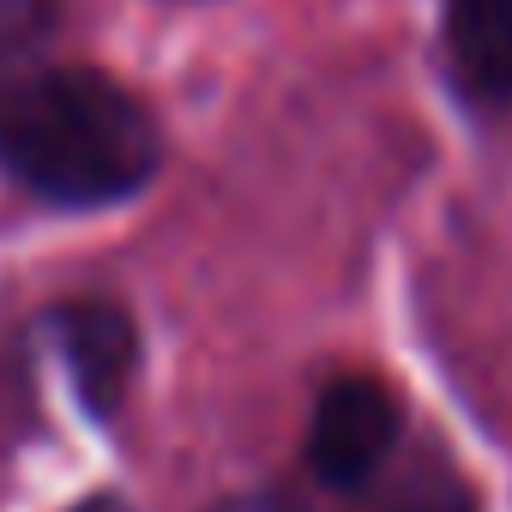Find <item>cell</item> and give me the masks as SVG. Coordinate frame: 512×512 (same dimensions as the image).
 <instances>
[{
    "label": "cell",
    "mask_w": 512,
    "mask_h": 512,
    "mask_svg": "<svg viewBox=\"0 0 512 512\" xmlns=\"http://www.w3.org/2000/svg\"><path fill=\"white\" fill-rule=\"evenodd\" d=\"M0 163L67 211L145 193L163 169L151 109L109 73L79 61H0Z\"/></svg>",
    "instance_id": "obj_1"
},
{
    "label": "cell",
    "mask_w": 512,
    "mask_h": 512,
    "mask_svg": "<svg viewBox=\"0 0 512 512\" xmlns=\"http://www.w3.org/2000/svg\"><path fill=\"white\" fill-rule=\"evenodd\" d=\"M404 446V410L398 398L368 380V374H344L320 392L314 422H308V470L314 482L356 494L368 488Z\"/></svg>",
    "instance_id": "obj_2"
},
{
    "label": "cell",
    "mask_w": 512,
    "mask_h": 512,
    "mask_svg": "<svg viewBox=\"0 0 512 512\" xmlns=\"http://www.w3.org/2000/svg\"><path fill=\"white\" fill-rule=\"evenodd\" d=\"M55 332H61V356L73 368V386L85 392V404L97 416H109L127 398L133 362H139V338L127 308L115 302H67L55 308Z\"/></svg>",
    "instance_id": "obj_3"
},
{
    "label": "cell",
    "mask_w": 512,
    "mask_h": 512,
    "mask_svg": "<svg viewBox=\"0 0 512 512\" xmlns=\"http://www.w3.org/2000/svg\"><path fill=\"white\" fill-rule=\"evenodd\" d=\"M446 67L476 109H512V0H446Z\"/></svg>",
    "instance_id": "obj_4"
},
{
    "label": "cell",
    "mask_w": 512,
    "mask_h": 512,
    "mask_svg": "<svg viewBox=\"0 0 512 512\" xmlns=\"http://www.w3.org/2000/svg\"><path fill=\"white\" fill-rule=\"evenodd\" d=\"M356 494H362V512H476L470 482H464L452 464H440V458H410V464H404V446H398V458H392L368 488H356Z\"/></svg>",
    "instance_id": "obj_5"
},
{
    "label": "cell",
    "mask_w": 512,
    "mask_h": 512,
    "mask_svg": "<svg viewBox=\"0 0 512 512\" xmlns=\"http://www.w3.org/2000/svg\"><path fill=\"white\" fill-rule=\"evenodd\" d=\"M61 13V0H0V55H13L19 43H37Z\"/></svg>",
    "instance_id": "obj_6"
},
{
    "label": "cell",
    "mask_w": 512,
    "mask_h": 512,
    "mask_svg": "<svg viewBox=\"0 0 512 512\" xmlns=\"http://www.w3.org/2000/svg\"><path fill=\"white\" fill-rule=\"evenodd\" d=\"M217 512H308V506L290 500V494H266V488H260V494H235V500H223Z\"/></svg>",
    "instance_id": "obj_7"
},
{
    "label": "cell",
    "mask_w": 512,
    "mask_h": 512,
    "mask_svg": "<svg viewBox=\"0 0 512 512\" xmlns=\"http://www.w3.org/2000/svg\"><path fill=\"white\" fill-rule=\"evenodd\" d=\"M67 512H127V500H115V494H91V500H79V506H67Z\"/></svg>",
    "instance_id": "obj_8"
}]
</instances>
